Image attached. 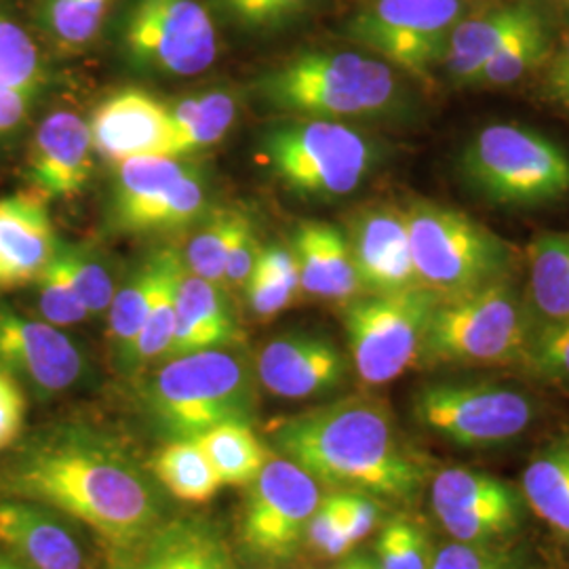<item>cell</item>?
<instances>
[{
  "instance_id": "43",
  "label": "cell",
  "mask_w": 569,
  "mask_h": 569,
  "mask_svg": "<svg viewBox=\"0 0 569 569\" xmlns=\"http://www.w3.org/2000/svg\"><path fill=\"white\" fill-rule=\"evenodd\" d=\"M523 363L533 376L569 382V321L533 329Z\"/></svg>"
},
{
  "instance_id": "26",
  "label": "cell",
  "mask_w": 569,
  "mask_h": 569,
  "mask_svg": "<svg viewBox=\"0 0 569 569\" xmlns=\"http://www.w3.org/2000/svg\"><path fill=\"white\" fill-rule=\"evenodd\" d=\"M192 167L182 157L143 154L117 163L110 197V224L122 232L140 211L157 203Z\"/></svg>"
},
{
  "instance_id": "31",
  "label": "cell",
  "mask_w": 569,
  "mask_h": 569,
  "mask_svg": "<svg viewBox=\"0 0 569 569\" xmlns=\"http://www.w3.org/2000/svg\"><path fill=\"white\" fill-rule=\"evenodd\" d=\"M171 142L169 157H183L220 142L237 119V102L224 89L186 98L169 106Z\"/></svg>"
},
{
  "instance_id": "49",
  "label": "cell",
  "mask_w": 569,
  "mask_h": 569,
  "mask_svg": "<svg viewBox=\"0 0 569 569\" xmlns=\"http://www.w3.org/2000/svg\"><path fill=\"white\" fill-rule=\"evenodd\" d=\"M262 244L256 237V228L243 218V222L239 226L234 241L228 253V262H226L224 283L232 287H244L249 274L253 272V268L258 264V258L262 253Z\"/></svg>"
},
{
  "instance_id": "12",
  "label": "cell",
  "mask_w": 569,
  "mask_h": 569,
  "mask_svg": "<svg viewBox=\"0 0 569 569\" xmlns=\"http://www.w3.org/2000/svg\"><path fill=\"white\" fill-rule=\"evenodd\" d=\"M413 418L458 448L507 446L533 422L526 392L493 382H435L413 397Z\"/></svg>"
},
{
  "instance_id": "46",
  "label": "cell",
  "mask_w": 569,
  "mask_h": 569,
  "mask_svg": "<svg viewBox=\"0 0 569 569\" xmlns=\"http://www.w3.org/2000/svg\"><path fill=\"white\" fill-rule=\"evenodd\" d=\"M28 418V392L0 367V451L16 448L21 441Z\"/></svg>"
},
{
  "instance_id": "48",
  "label": "cell",
  "mask_w": 569,
  "mask_h": 569,
  "mask_svg": "<svg viewBox=\"0 0 569 569\" xmlns=\"http://www.w3.org/2000/svg\"><path fill=\"white\" fill-rule=\"evenodd\" d=\"M39 102L0 79V150H7L28 127Z\"/></svg>"
},
{
  "instance_id": "10",
  "label": "cell",
  "mask_w": 569,
  "mask_h": 569,
  "mask_svg": "<svg viewBox=\"0 0 569 569\" xmlns=\"http://www.w3.org/2000/svg\"><path fill=\"white\" fill-rule=\"evenodd\" d=\"M441 298L427 287L359 296L345 306L350 361L367 387H385L420 366L428 321Z\"/></svg>"
},
{
  "instance_id": "15",
  "label": "cell",
  "mask_w": 569,
  "mask_h": 569,
  "mask_svg": "<svg viewBox=\"0 0 569 569\" xmlns=\"http://www.w3.org/2000/svg\"><path fill=\"white\" fill-rule=\"evenodd\" d=\"M0 367L42 401L79 387L87 357L61 327L0 305Z\"/></svg>"
},
{
  "instance_id": "3",
  "label": "cell",
  "mask_w": 569,
  "mask_h": 569,
  "mask_svg": "<svg viewBox=\"0 0 569 569\" xmlns=\"http://www.w3.org/2000/svg\"><path fill=\"white\" fill-rule=\"evenodd\" d=\"M256 96L284 117L385 119L406 106L397 70L371 53L302 51L264 72Z\"/></svg>"
},
{
  "instance_id": "19",
  "label": "cell",
  "mask_w": 569,
  "mask_h": 569,
  "mask_svg": "<svg viewBox=\"0 0 569 569\" xmlns=\"http://www.w3.org/2000/svg\"><path fill=\"white\" fill-rule=\"evenodd\" d=\"M89 127L96 150L114 164L131 157L169 154V106L143 89L129 87L108 98Z\"/></svg>"
},
{
  "instance_id": "37",
  "label": "cell",
  "mask_w": 569,
  "mask_h": 569,
  "mask_svg": "<svg viewBox=\"0 0 569 569\" xmlns=\"http://www.w3.org/2000/svg\"><path fill=\"white\" fill-rule=\"evenodd\" d=\"M207 207V188L203 178L194 167L183 173L157 203L146 207L129 224L124 234H150V232H169L183 226L199 222Z\"/></svg>"
},
{
  "instance_id": "5",
  "label": "cell",
  "mask_w": 569,
  "mask_h": 569,
  "mask_svg": "<svg viewBox=\"0 0 569 569\" xmlns=\"http://www.w3.org/2000/svg\"><path fill=\"white\" fill-rule=\"evenodd\" d=\"M260 159L296 197L338 201L366 182L378 150L346 122L287 117L266 131Z\"/></svg>"
},
{
  "instance_id": "42",
  "label": "cell",
  "mask_w": 569,
  "mask_h": 569,
  "mask_svg": "<svg viewBox=\"0 0 569 569\" xmlns=\"http://www.w3.org/2000/svg\"><path fill=\"white\" fill-rule=\"evenodd\" d=\"M317 0H220L230 20L249 32L279 30L306 16Z\"/></svg>"
},
{
  "instance_id": "24",
  "label": "cell",
  "mask_w": 569,
  "mask_h": 569,
  "mask_svg": "<svg viewBox=\"0 0 569 569\" xmlns=\"http://www.w3.org/2000/svg\"><path fill=\"white\" fill-rule=\"evenodd\" d=\"M538 11L533 2H509L477 16H465L449 34L443 68L458 84H472L510 37Z\"/></svg>"
},
{
  "instance_id": "50",
  "label": "cell",
  "mask_w": 569,
  "mask_h": 569,
  "mask_svg": "<svg viewBox=\"0 0 569 569\" xmlns=\"http://www.w3.org/2000/svg\"><path fill=\"white\" fill-rule=\"evenodd\" d=\"M547 93L569 112V34L559 47L547 74Z\"/></svg>"
},
{
  "instance_id": "21",
  "label": "cell",
  "mask_w": 569,
  "mask_h": 569,
  "mask_svg": "<svg viewBox=\"0 0 569 569\" xmlns=\"http://www.w3.org/2000/svg\"><path fill=\"white\" fill-rule=\"evenodd\" d=\"M0 547L26 569H84V550L58 510L0 498Z\"/></svg>"
},
{
  "instance_id": "13",
  "label": "cell",
  "mask_w": 569,
  "mask_h": 569,
  "mask_svg": "<svg viewBox=\"0 0 569 569\" xmlns=\"http://www.w3.org/2000/svg\"><path fill=\"white\" fill-rule=\"evenodd\" d=\"M241 519V542L249 557L281 563L302 547L306 528L323 496L305 468L283 456H270L249 486Z\"/></svg>"
},
{
  "instance_id": "16",
  "label": "cell",
  "mask_w": 569,
  "mask_h": 569,
  "mask_svg": "<svg viewBox=\"0 0 569 569\" xmlns=\"http://www.w3.org/2000/svg\"><path fill=\"white\" fill-rule=\"evenodd\" d=\"M350 361L333 340L310 331L272 338L256 359L260 387L287 401H305L345 387Z\"/></svg>"
},
{
  "instance_id": "44",
  "label": "cell",
  "mask_w": 569,
  "mask_h": 569,
  "mask_svg": "<svg viewBox=\"0 0 569 569\" xmlns=\"http://www.w3.org/2000/svg\"><path fill=\"white\" fill-rule=\"evenodd\" d=\"M428 569H519L515 557L500 545L456 542L435 550Z\"/></svg>"
},
{
  "instance_id": "18",
  "label": "cell",
  "mask_w": 569,
  "mask_h": 569,
  "mask_svg": "<svg viewBox=\"0 0 569 569\" xmlns=\"http://www.w3.org/2000/svg\"><path fill=\"white\" fill-rule=\"evenodd\" d=\"M93 136L89 122L70 110L47 114L34 129L26 180L44 201L77 199L93 173Z\"/></svg>"
},
{
  "instance_id": "33",
  "label": "cell",
  "mask_w": 569,
  "mask_h": 569,
  "mask_svg": "<svg viewBox=\"0 0 569 569\" xmlns=\"http://www.w3.org/2000/svg\"><path fill=\"white\" fill-rule=\"evenodd\" d=\"M117 0H39L34 21L61 53H77L100 37Z\"/></svg>"
},
{
  "instance_id": "14",
  "label": "cell",
  "mask_w": 569,
  "mask_h": 569,
  "mask_svg": "<svg viewBox=\"0 0 569 569\" xmlns=\"http://www.w3.org/2000/svg\"><path fill=\"white\" fill-rule=\"evenodd\" d=\"M430 505L451 540L470 545H500L526 519L519 489L472 468L441 470L430 483Z\"/></svg>"
},
{
  "instance_id": "17",
  "label": "cell",
  "mask_w": 569,
  "mask_h": 569,
  "mask_svg": "<svg viewBox=\"0 0 569 569\" xmlns=\"http://www.w3.org/2000/svg\"><path fill=\"white\" fill-rule=\"evenodd\" d=\"M363 296H387L422 287L413 266L406 209L371 204L345 230Z\"/></svg>"
},
{
  "instance_id": "52",
  "label": "cell",
  "mask_w": 569,
  "mask_h": 569,
  "mask_svg": "<svg viewBox=\"0 0 569 569\" xmlns=\"http://www.w3.org/2000/svg\"><path fill=\"white\" fill-rule=\"evenodd\" d=\"M549 2L563 20L569 21V0H549Z\"/></svg>"
},
{
  "instance_id": "54",
  "label": "cell",
  "mask_w": 569,
  "mask_h": 569,
  "mask_svg": "<svg viewBox=\"0 0 569 569\" xmlns=\"http://www.w3.org/2000/svg\"><path fill=\"white\" fill-rule=\"evenodd\" d=\"M338 569H357V555H352V557H346V561H342Z\"/></svg>"
},
{
  "instance_id": "36",
  "label": "cell",
  "mask_w": 569,
  "mask_h": 569,
  "mask_svg": "<svg viewBox=\"0 0 569 569\" xmlns=\"http://www.w3.org/2000/svg\"><path fill=\"white\" fill-rule=\"evenodd\" d=\"M549 53V28L542 11L538 9L502 49L483 66L472 84L481 87H507L523 79L533 66Z\"/></svg>"
},
{
  "instance_id": "47",
  "label": "cell",
  "mask_w": 569,
  "mask_h": 569,
  "mask_svg": "<svg viewBox=\"0 0 569 569\" xmlns=\"http://www.w3.org/2000/svg\"><path fill=\"white\" fill-rule=\"evenodd\" d=\"M331 496L340 512L346 536L355 547L357 542H361L366 536H369L371 529L376 528V523L380 521V507L373 500V496H367L361 491H336Z\"/></svg>"
},
{
  "instance_id": "39",
  "label": "cell",
  "mask_w": 569,
  "mask_h": 569,
  "mask_svg": "<svg viewBox=\"0 0 569 569\" xmlns=\"http://www.w3.org/2000/svg\"><path fill=\"white\" fill-rule=\"evenodd\" d=\"M60 247L70 281L74 284V291L82 306L87 308L89 317H100L108 312L119 289L110 260L91 243L60 241Z\"/></svg>"
},
{
  "instance_id": "20",
  "label": "cell",
  "mask_w": 569,
  "mask_h": 569,
  "mask_svg": "<svg viewBox=\"0 0 569 569\" xmlns=\"http://www.w3.org/2000/svg\"><path fill=\"white\" fill-rule=\"evenodd\" d=\"M60 239L49 201L18 192L0 199V293L32 287L53 260Z\"/></svg>"
},
{
  "instance_id": "28",
  "label": "cell",
  "mask_w": 569,
  "mask_h": 569,
  "mask_svg": "<svg viewBox=\"0 0 569 569\" xmlns=\"http://www.w3.org/2000/svg\"><path fill=\"white\" fill-rule=\"evenodd\" d=\"M528 302L540 327L569 321V234H542L528 244Z\"/></svg>"
},
{
  "instance_id": "27",
  "label": "cell",
  "mask_w": 569,
  "mask_h": 569,
  "mask_svg": "<svg viewBox=\"0 0 569 569\" xmlns=\"http://www.w3.org/2000/svg\"><path fill=\"white\" fill-rule=\"evenodd\" d=\"M521 496L542 523L569 542V437L555 439L531 456Z\"/></svg>"
},
{
  "instance_id": "45",
  "label": "cell",
  "mask_w": 569,
  "mask_h": 569,
  "mask_svg": "<svg viewBox=\"0 0 569 569\" xmlns=\"http://www.w3.org/2000/svg\"><path fill=\"white\" fill-rule=\"evenodd\" d=\"M305 542H308V547L317 555L327 557V559L345 557L352 550V545L342 528L340 512H338L333 496L323 498L321 505L315 510V515L310 517L308 528H306Z\"/></svg>"
},
{
  "instance_id": "7",
  "label": "cell",
  "mask_w": 569,
  "mask_h": 569,
  "mask_svg": "<svg viewBox=\"0 0 569 569\" xmlns=\"http://www.w3.org/2000/svg\"><path fill=\"white\" fill-rule=\"evenodd\" d=\"M533 336L528 306L509 281L439 300L428 321L420 366L523 363Z\"/></svg>"
},
{
  "instance_id": "11",
  "label": "cell",
  "mask_w": 569,
  "mask_h": 569,
  "mask_svg": "<svg viewBox=\"0 0 569 569\" xmlns=\"http://www.w3.org/2000/svg\"><path fill=\"white\" fill-rule=\"evenodd\" d=\"M465 16L467 0H369L346 21V34L392 68L428 81Z\"/></svg>"
},
{
  "instance_id": "1",
  "label": "cell",
  "mask_w": 569,
  "mask_h": 569,
  "mask_svg": "<svg viewBox=\"0 0 569 569\" xmlns=\"http://www.w3.org/2000/svg\"><path fill=\"white\" fill-rule=\"evenodd\" d=\"M0 498L58 510L117 549H138L164 521L152 472L91 428H49L21 443L0 467Z\"/></svg>"
},
{
  "instance_id": "40",
  "label": "cell",
  "mask_w": 569,
  "mask_h": 569,
  "mask_svg": "<svg viewBox=\"0 0 569 569\" xmlns=\"http://www.w3.org/2000/svg\"><path fill=\"white\" fill-rule=\"evenodd\" d=\"M32 287L37 291V310L42 321L63 329V327L79 326L89 319V312L82 306L74 291V284L70 281L60 244L53 260L42 270L41 277Z\"/></svg>"
},
{
  "instance_id": "41",
  "label": "cell",
  "mask_w": 569,
  "mask_h": 569,
  "mask_svg": "<svg viewBox=\"0 0 569 569\" xmlns=\"http://www.w3.org/2000/svg\"><path fill=\"white\" fill-rule=\"evenodd\" d=\"M432 555L427 529L409 517H395L380 531L373 557L380 569H428Z\"/></svg>"
},
{
  "instance_id": "29",
  "label": "cell",
  "mask_w": 569,
  "mask_h": 569,
  "mask_svg": "<svg viewBox=\"0 0 569 569\" xmlns=\"http://www.w3.org/2000/svg\"><path fill=\"white\" fill-rule=\"evenodd\" d=\"M183 258L176 249L159 251V279L154 287L152 305L143 321L142 331L131 348L124 371H138L152 361H163L176 331V302L178 284L182 279Z\"/></svg>"
},
{
  "instance_id": "53",
  "label": "cell",
  "mask_w": 569,
  "mask_h": 569,
  "mask_svg": "<svg viewBox=\"0 0 569 569\" xmlns=\"http://www.w3.org/2000/svg\"><path fill=\"white\" fill-rule=\"evenodd\" d=\"M0 569H26L18 559H13L11 555H0Z\"/></svg>"
},
{
  "instance_id": "32",
  "label": "cell",
  "mask_w": 569,
  "mask_h": 569,
  "mask_svg": "<svg viewBox=\"0 0 569 569\" xmlns=\"http://www.w3.org/2000/svg\"><path fill=\"white\" fill-rule=\"evenodd\" d=\"M150 472L173 498L190 505L209 502L222 489L216 470L194 439L167 441L152 456Z\"/></svg>"
},
{
  "instance_id": "35",
  "label": "cell",
  "mask_w": 569,
  "mask_h": 569,
  "mask_svg": "<svg viewBox=\"0 0 569 569\" xmlns=\"http://www.w3.org/2000/svg\"><path fill=\"white\" fill-rule=\"evenodd\" d=\"M157 279H159V251L150 256L117 289V296L108 308V338L122 369L148 317Z\"/></svg>"
},
{
  "instance_id": "23",
  "label": "cell",
  "mask_w": 569,
  "mask_h": 569,
  "mask_svg": "<svg viewBox=\"0 0 569 569\" xmlns=\"http://www.w3.org/2000/svg\"><path fill=\"white\" fill-rule=\"evenodd\" d=\"M239 342L241 331L222 284L204 281L183 266L176 302V331L163 361L201 350L232 348Z\"/></svg>"
},
{
  "instance_id": "9",
  "label": "cell",
  "mask_w": 569,
  "mask_h": 569,
  "mask_svg": "<svg viewBox=\"0 0 569 569\" xmlns=\"http://www.w3.org/2000/svg\"><path fill=\"white\" fill-rule=\"evenodd\" d=\"M117 41L131 68L163 79H190L218 60L220 39L201 0H127Z\"/></svg>"
},
{
  "instance_id": "4",
  "label": "cell",
  "mask_w": 569,
  "mask_h": 569,
  "mask_svg": "<svg viewBox=\"0 0 569 569\" xmlns=\"http://www.w3.org/2000/svg\"><path fill=\"white\" fill-rule=\"evenodd\" d=\"M143 388L150 420L169 441L194 439L224 422H251L258 407L256 363L239 346L167 359Z\"/></svg>"
},
{
  "instance_id": "34",
  "label": "cell",
  "mask_w": 569,
  "mask_h": 569,
  "mask_svg": "<svg viewBox=\"0 0 569 569\" xmlns=\"http://www.w3.org/2000/svg\"><path fill=\"white\" fill-rule=\"evenodd\" d=\"M243 289L249 310L264 321L293 305L302 289L298 262L291 247H264Z\"/></svg>"
},
{
  "instance_id": "8",
  "label": "cell",
  "mask_w": 569,
  "mask_h": 569,
  "mask_svg": "<svg viewBox=\"0 0 569 569\" xmlns=\"http://www.w3.org/2000/svg\"><path fill=\"white\" fill-rule=\"evenodd\" d=\"M468 186L496 204L536 207L569 194V154L547 136L512 122L483 127L460 157Z\"/></svg>"
},
{
  "instance_id": "25",
  "label": "cell",
  "mask_w": 569,
  "mask_h": 569,
  "mask_svg": "<svg viewBox=\"0 0 569 569\" xmlns=\"http://www.w3.org/2000/svg\"><path fill=\"white\" fill-rule=\"evenodd\" d=\"M129 569H234L224 536L201 517L163 521L142 545Z\"/></svg>"
},
{
  "instance_id": "6",
  "label": "cell",
  "mask_w": 569,
  "mask_h": 569,
  "mask_svg": "<svg viewBox=\"0 0 569 569\" xmlns=\"http://www.w3.org/2000/svg\"><path fill=\"white\" fill-rule=\"evenodd\" d=\"M418 281L441 300L509 281L515 251L467 213L416 199L406 207Z\"/></svg>"
},
{
  "instance_id": "51",
  "label": "cell",
  "mask_w": 569,
  "mask_h": 569,
  "mask_svg": "<svg viewBox=\"0 0 569 569\" xmlns=\"http://www.w3.org/2000/svg\"><path fill=\"white\" fill-rule=\"evenodd\" d=\"M357 569H380L373 555H357Z\"/></svg>"
},
{
  "instance_id": "22",
  "label": "cell",
  "mask_w": 569,
  "mask_h": 569,
  "mask_svg": "<svg viewBox=\"0 0 569 569\" xmlns=\"http://www.w3.org/2000/svg\"><path fill=\"white\" fill-rule=\"evenodd\" d=\"M291 251L306 296L342 305L363 296L342 228L321 220L300 222L291 237Z\"/></svg>"
},
{
  "instance_id": "38",
  "label": "cell",
  "mask_w": 569,
  "mask_h": 569,
  "mask_svg": "<svg viewBox=\"0 0 569 569\" xmlns=\"http://www.w3.org/2000/svg\"><path fill=\"white\" fill-rule=\"evenodd\" d=\"M243 218V213L228 211V209L204 216L199 230L190 237V241L183 249L186 270L201 277L204 281L224 284L228 253Z\"/></svg>"
},
{
  "instance_id": "55",
  "label": "cell",
  "mask_w": 569,
  "mask_h": 569,
  "mask_svg": "<svg viewBox=\"0 0 569 569\" xmlns=\"http://www.w3.org/2000/svg\"><path fill=\"white\" fill-rule=\"evenodd\" d=\"M127 569H129V568H127Z\"/></svg>"
},
{
  "instance_id": "30",
  "label": "cell",
  "mask_w": 569,
  "mask_h": 569,
  "mask_svg": "<svg viewBox=\"0 0 569 569\" xmlns=\"http://www.w3.org/2000/svg\"><path fill=\"white\" fill-rule=\"evenodd\" d=\"M222 488H249L272 456L251 422H224L194 437Z\"/></svg>"
},
{
  "instance_id": "2",
  "label": "cell",
  "mask_w": 569,
  "mask_h": 569,
  "mask_svg": "<svg viewBox=\"0 0 569 569\" xmlns=\"http://www.w3.org/2000/svg\"><path fill=\"white\" fill-rule=\"evenodd\" d=\"M270 446L319 483L373 498L413 500L427 483V467L407 446L390 407L352 395L310 407L268 428Z\"/></svg>"
}]
</instances>
